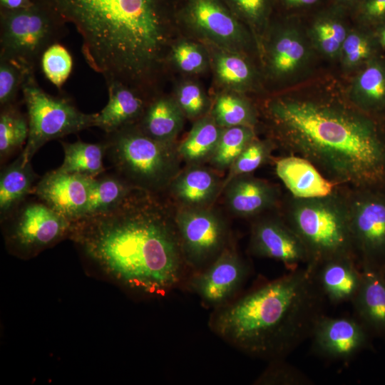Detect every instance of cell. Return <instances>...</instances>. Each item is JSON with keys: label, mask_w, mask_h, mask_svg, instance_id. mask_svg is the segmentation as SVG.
<instances>
[{"label": "cell", "mask_w": 385, "mask_h": 385, "mask_svg": "<svg viewBox=\"0 0 385 385\" xmlns=\"http://www.w3.org/2000/svg\"><path fill=\"white\" fill-rule=\"evenodd\" d=\"M32 4V0H0V8L16 10L28 7Z\"/></svg>", "instance_id": "ee69618b"}, {"label": "cell", "mask_w": 385, "mask_h": 385, "mask_svg": "<svg viewBox=\"0 0 385 385\" xmlns=\"http://www.w3.org/2000/svg\"><path fill=\"white\" fill-rule=\"evenodd\" d=\"M64 158L58 170L71 173H78L95 178L106 172L103 158L107 145L105 140L88 143L81 140L74 143L61 142Z\"/></svg>", "instance_id": "f1b7e54d"}, {"label": "cell", "mask_w": 385, "mask_h": 385, "mask_svg": "<svg viewBox=\"0 0 385 385\" xmlns=\"http://www.w3.org/2000/svg\"><path fill=\"white\" fill-rule=\"evenodd\" d=\"M265 114L276 145L308 160L332 182L385 191V132L347 97L287 94L270 100Z\"/></svg>", "instance_id": "7a4b0ae2"}, {"label": "cell", "mask_w": 385, "mask_h": 385, "mask_svg": "<svg viewBox=\"0 0 385 385\" xmlns=\"http://www.w3.org/2000/svg\"><path fill=\"white\" fill-rule=\"evenodd\" d=\"M248 274L247 262L232 242L209 265L192 272L187 287L203 305L215 309L235 299Z\"/></svg>", "instance_id": "4fadbf2b"}, {"label": "cell", "mask_w": 385, "mask_h": 385, "mask_svg": "<svg viewBox=\"0 0 385 385\" xmlns=\"http://www.w3.org/2000/svg\"><path fill=\"white\" fill-rule=\"evenodd\" d=\"M220 48L214 54L213 60L219 81L228 88L237 89V92L252 86L256 73L249 61L239 52Z\"/></svg>", "instance_id": "4dcf8cb0"}, {"label": "cell", "mask_w": 385, "mask_h": 385, "mask_svg": "<svg viewBox=\"0 0 385 385\" xmlns=\"http://www.w3.org/2000/svg\"><path fill=\"white\" fill-rule=\"evenodd\" d=\"M309 267L327 301L334 304L352 302L361 282L356 257H336Z\"/></svg>", "instance_id": "ffe728a7"}, {"label": "cell", "mask_w": 385, "mask_h": 385, "mask_svg": "<svg viewBox=\"0 0 385 385\" xmlns=\"http://www.w3.org/2000/svg\"><path fill=\"white\" fill-rule=\"evenodd\" d=\"M222 174L206 165L181 168L169 185L165 195L176 208L213 206L222 192Z\"/></svg>", "instance_id": "ac0fdd59"}, {"label": "cell", "mask_w": 385, "mask_h": 385, "mask_svg": "<svg viewBox=\"0 0 385 385\" xmlns=\"http://www.w3.org/2000/svg\"><path fill=\"white\" fill-rule=\"evenodd\" d=\"M165 195L134 190L114 208L72 222L68 238L116 284L143 297H163L188 269Z\"/></svg>", "instance_id": "6da1fadb"}, {"label": "cell", "mask_w": 385, "mask_h": 385, "mask_svg": "<svg viewBox=\"0 0 385 385\" xmlns=\"http://www.w3.org/2000/svg\"><path fill=\"white\" fill-rule=\"evenodd\" d=\"M223 128L210 112L195 120L186 138L178 145L179 155L186 165H205L212 158Z\"/></svg>", "instance_id": "4316f807"}, {"label": "cell", "mask_w": 385, "mask_h": 385, "mask_svg": "<svg viewBox=\"0 0 385 385\" xmlns=\"http://www.w3.org/2000/svg\"><path fill=\"white\" fill-rule=\"evenodd\" d=\"M135 189L114 171L92 178L89 200L83 217L114 208Z\"/></svg>", "instance_id": "83f0119b"}, {"label": "cell", "mask_w": 385, "mask_h": 385, "mask_svg": "<svg viewBox=\"0 0 385 385\" xmlns=\"http://www.w3.org/2000/svg\"><path fill=\"white\" fill-rule=\"evenodd\" d=\"M40 178L31 162L24 163L21 153L1 168L0 174V219L11 213L31 195Z\"/></svg>", "instance_id": "d4e9b609"}, {"label": "cell", "mask_w": 385, "mask_h": 385, "mask_svg": "<svg viewBox=\"0 0 385 385\" xmlns=\"http://www.w3.org/2000/svg\"><path fill=\"white\" fill-rule=\"evenodd\" d=\"M107 86L108 101L97 113L95 127L109 134L137 124L151 100L121 83L113 82Z\"/></svg>", "instance_id": "603a6c76"}, {"label": "cell", "mask_w": 385, "mask_h": 385, "mask_svg": "<svg viewBox=\"0 0 385 385\" xmlns=\"http://www.w3.org/2000/svg\"><path fill=\"white\" fill-rule=\"evenodd\" d=\"M175 219L183 258L192 272L206 267L232 243L228 222L214 205L175 207Z\"/></svg>", "instance_id": "30bf717a"}, {"label": "cell", "mask_w": 385, "mask_h": 385, "mask_svg": "<svg viewBox=\"0 0 385 385\" xmlns=\"http://www.w3.org/2000/svg\"><path fill=\"white\" fill-rule=\"evenodd\" d=\"M349 31L338 18L324 16L317 19L307 32L314 50L328 58H339Z\"/></svg>", "instance_id": "836d02e7"}, {"label": "cell", "mask_w": 385, "mask_h": 385, "mask_svg": "<svg viewBox=\"0 0 385 385\" xmlns=\"http://www.w3.org/2000/svg\"><path fill=\"white\" fill-rule=\"evenodd\" d=\"M248 247L254 256L279 261L289 270L309 262L303 242L279 216L260 215L255 217L250 228Z\"/></svg>", "instance_id": "5bb4252c"}, {"label": "cell", "mask_w": 385, "mask_h": 385, "mask_svg": "<svg viewBox=\"0 0 385 385\" xmlns=\"http://www.w3.org/2000/svg\"><path fill=\"white\" fill-rule=\"evenodd\" d=\"M72 24L88 66L106 84L155 83L181 0H32Z\"/></svg>", "instance_id": "3957f363"}, {"label": "cell", "mask_w": 385, "mask_h": 385, "mask_svg": "<svg viewBox=\"0 0 385 385\" xmlns=\"http://www.w3.org/2000/svg\"><path fill=\"white\" fill-rule=\"evenodd\" d=\"M171 56L177 66L187 73H198L207 66V56L197 44L181 41L173 46Z\"/></svg>", "instance_id": "b9f144b4"}, {"label": "cell", "mask_w": 385, "mask_h": 385, "mask_svg": "<svg viewBox=\"0 0 385 385\" xmlns=\"http://www.w3.org/2000/svg\"><path fill=\"white\" fill-rule=\"evenodd\" d=\"M383 269H384V272H385V267H384V268H383Z\"/></svg>", "instance_id": "7dc6e473"}, {"label": "cell", "mask_w": 385, "mask_h": 385, "mask_svg": "<svg viewBox=\"0 0 385 385\" xmlns=\"http://www.w3.org/2000/svg\"><path fill=\"white\" fill-rule=\"evenodd\" d=\"M292 6H309L315 4L318 0H283Z\"/></svg>", "instance_id": "f6af8a7d"}, {"label": "cell", "mask_w": 385, "mask_h": 385, "mask_svg": "<svg viewBox=\"0 0 385 385\" xmlns=\"http://www.w3.org/2000/svg\"><path fill=\"white\" fill-rule=\"evenodd\" d=\"M326 301L312 270L306 265L215 309L209 326L250 356L284 359L310 339Z\"/></svg>", "instance_id": "277c9868"}, {"label": "cell", "mask_w": 385, "mask_h": 385, "mask_svg": "<svg viewBox=\"0 0 385 385\" xmlns=\"http://www.w3.org/2000/svg\"><path fill=\"white\" fill-rule=\"evenodd\" d=\"M228 212L237 217L255 218L279 203L278 188L250 174L236 176L225 184L222 192Z\"/></svg>", "instance_id": "d6986e66"}, {"label": "cell", "mask_w": 385, "mask_h": 385, "mask_svg": "<svg viewBox=\"0 0 385 385\" xmlns=\"http://www.w3.org/2000/svg\"><path fill=\"white\" fill-rule=\"evenodd\" d=\"M16 61L0 57V107L17 102V96L29 72ZM35 72V71H34Z\"/></svg>", "instance_id": "8d00e7d4"}, {"label": "cell", "mask_w": 385, "mask_h": 385, "mask_svg": "<svg viewBox=\"0 0 385 385\" xmlns=\"http://www.w3.org/2000/svg\"><path fill=\"white\" fill-rule=\"evenodd\" d=\"M277 146L272 139L260 140L255 138L239 155L224 178L223 188L233 178L253 171L266 164L272 158ZM223 190V188H222Z\"/></svg>", "instance_id": "e575fe53"}, {"label": "cell", "mask_w": 385, "mask_h": 385, "mask_svg": "<svg viewBox=\"0 0 385 385\" xmlns=\"http://www.w3.org/2000/svg\"><path fill=\"white\" fill-rule=\"evenodd\" d=\"M313 49L307 34L299 28L285 26L277 29L267 46L269 74L277 81L296 79L309 66Z\"/></svg>", "instance_id": "e0dca14e"}, {"label": "cell", "mask_w": 385, "mask_h": 385, "mask_svg": "<svg viewBox=\"0 0 385 385\" xmlns=\"http://www.w3.org/2000/svg\"><path fill=\"white\" fill-rule=\"evenodd\" d=\"M92 177L55 169L37 182L33 195L71 222L82 218L89 200Z\"/></svg>", "instance_id": "2e32d148"}, {"label": "cell", "mask_w": 385, "mask_h": 385, "mask_svg": "<svg viewBox=\"0 0 385 385\" xmlns=\"http://www.w3.org/2000/svg\"><path fill=\"white\" fill-rule=\"evenodd\" d=\"M275 172L295 198H312L330 195L339 187L327 178L308 160L290 154L275 162Z\"/></svg>", "instance_id": "7402d4cb"}, {"label": "cell", "mask_w": 385, "mask_h": 385, "mask_svg": "<svg viewBox=\"0 0 385 385\" xmlns=\"http://www.w3.org/2000/svg\"><path fill=\"white\" fill-rule=\"evenodd\" d=\"M20 103L1 108L0 111V160L2 165L17 153H21L26 145L29 123L27 113H23Z\"/></svg>", "instance_id": "f546056e"}, {"label": "cell", "mask_w": 385, "mask_h": 385, "mask_svg": "<svg viewBox=\"0 0 385 385\" xmlns=\"http://www.w3.org/2000/svg\"><path fill=\"white\" fill-rule=\"evenodd\" d=\"M236 17L253 29H263L267 21L270 0H223Z\"/></svg>", "instance_id": "60d3db41"}, {"label": "cell", "mask_w": 385, "mask_h": 385, "mask_svg": "<svg viewBox=\"0 0 385 385\" xmlns=\"http://www.w3.org/2000/svg\"><path fill=\"white\" fill-rule=\"evenodd\" d=\"M360 267L361 282L351 302L354 316L371 335L385 336V272L372 265Z\"/></svg>", "instance_id": "44dd1931"}, {"label": "cell", "mask_w": 385, "mask_h": 385, "mask_svg": "<svg viewBox=\"0 0 385 385\" xmlns=\"http://www.w3.org/2000/svg\"><path fill=\"white\" fill-rule=\"evenodd\" d=\"M41 67L48 80L61 89L71 72L73 61L68 50L56 43L43 54Z\"/></svg>", "instance_id": "74e56055"}, {"label": "cell", "mask_w": 385, "mask_h": 385, "mask_svg": "<svg viewBox=\"0 0 385 385\" xmlns=\"http://www.w3.org/2000/svg\"><path fill=\"white\" fill-rule=\"evenodd\" d=\"M210 113L220 127L250 126L255 128L257 118L254 106L236 91L220 94Z\"/></svg>", "instance_id": "1f68e13d"}, {"label": "cell", "mask_w": 385, "mask_h": 385, "mask_svg": "<svg viewBox=\"0 0 385 385\" xmlns=\"http://www.w3.org/2000/svg\"><path fill=\"white\" fill-rule=\"evenodd\" d=\"M371 335L354 316L333 317L324 314L310 337L312 351L332 361H348L369 345Z\"/></svg>", "instance_id": "9a60e30c"}, {"label": "cell", "mask_w": 385, "mask_h": 385, "mask_svg": "<svg viewBox=\"0 0 385 385\" xmlns=\"http://www.w3.org/2000/svg\"><path fill=\"white\" fill-rule=\"evenodd\" d=\"M283 218L305 246L309 257L307 265L314 267L336 257H356L348 197L338 189L319 197L290 196Z\"/></svg>", "instance_id": "5b68a950"}, {"label": "cell", "mask_w": 385, "mask_h": 385, "mask_svg": "<svg viewBox=\"0 0 385 385\" xmlns=\"http://www.w3.org/2000/svg\"><path fill=\"white\" fill-rule=\"evenodd\" d=\"M346 97L356 107L372 115L385 109V63L371 59L361 67Z\"/></svg>", "instance_id": "484cf974"}, {"label": "cell", "mask_w": 385, "mask_h": 385, "mask_svg": "<svg viewBox=\"0 0 385 385\" xmlns=\"http://www.w3.org/2000/svg\"><path fill=\"white\" fill-rule=\"evenodd\" d=\"M374 51V41L368 34L364 31L349 30L339 58L343 68L351 71L370 61Z\"/></svg>", "instance_id": "d590c367"}, {"label": "cell", "mask_w": 385, "mask_h": 385, "mask_svg": "<svg viewBox=\"0 0 385 385\" xmlns=\"http://www.w3.org/2000/svg\"><path fill=\"white\" fill-rule=\"evenodd\" d=\"M380 37H381V42L383 44V46L385 47V27L382 29Z\"/></svg>", "instance_id": "bcb514c9"}, {"label": "cell", "mask_w": 385, "mask_h": 385, "mask_svg": "<svg viewBox=\"0 0 385 385\" xmlns=\"http://www.w3.org/2000/svg\"><path fill=\"white\" fill-rule=\"evenodd\" d=\"M104 140L113 171L137 189L165 195L181 170L178 144L155 140L136 124L106 134Z\"/></svg>", "instance_id": "8992f818"}, {"label": "cell", "mask_w": 385, "mask_h": 385, "mask_svg": "<svg viewBox=\"0 0 385 385\" xmlns=\"http://www.w3.org/2000/svg\"><path fill=\"white\" fill-rule=\"evenodd\" d=\"M255 138L253 127L240 125L223 128L208 165L222 175L229 170L239 155Z\"/></svg>", "instance_id": "d6a6232c"}, {"label": "cell", "mask_w": 385, "mask_h": 385, "mask_svg": "<svg viewBox=\"0 0 385 385\" xmlns=\"http://www.w3.org/2000/svg\"><path fill=\"white\" fill-rule=\"evenodd\" d=\"M351 234L359 265L385 267V191L351 190Z\"/></svg>", "instance_id": "8fae6325"}, {"label": "cell", "mask_w": 385, "mask_h": 385, "mask_svg": "<svg viewBox=\"0 0 385 385\" xmlns=\"http://www.w3.org/2000/svg\"><path fill=\"white\" fill-rule=\"evenodd\" d=\"M185 116L197 120L211 111L210 101L202 88L190 81L182 83L175 98Z\"/></svg>", "instance_id": "ab89813d"}, {"label": "cell", "mask_w": 385, "mask_h": 385, "mask_svg": "<svg viewBox=\"0 0 385 385\" xmlns=\"http://www.w3.org/2000/svg\"><path fill=\"white\" fill-rule=\"evenodd\" d=\"M184 113L173 98L154 97L136 124L145 135L163 143H175L183 129Z\"/></svg>", "instance_id": "cb8c5ba5"}, {"label": "cell", "mask_w": 385, "mask_h": 385, "mask_svg": "<svg viewBox=\"0 0 385 385\" xmlns=\"http://www.w3.org/2000/svg\"><path fill=\"white\" fill-rule=\"evenodd\" d=\"M270 364L254 381L255 385H311L312 380L284 359L270 361Z\"/></svg>", "instance_id": "f35d334b"}, {"label": "cell", "mask_w": 385, "mask_h": 385, "mask_svg": "<svg viewBox=\"0 0 385 385\" xmlns=\"http://www.w3.org/2000/svg\"><path fill=\"white\" fill-rule=\"evenodd\" d=\"M363 14L369 20L385 16V0H368L364 5Z\"/></svg>", "instance_id": "7bdbcfd3"}, {"label": "cell", "mask_w": 385, "mask_h": 385, "mask_svg": "<svg viewBox=\"0 0 385 385\" xmlns=\"http://www.w3.org/2000/svg\"><path fill=\"white\" fill-rule=\"evenodd\" d=\"M177 16L219 48L239 52L247 41L242 21L223 0H181Z\"/></svg>", "instance_id": "7c38bea8"}, {"label": "cell", "mask_w": 385, "mask_h": 385, "mask_svg": "<svg viewBox=\"0 0 385 385\" xmlns=\"http://www.w3.org/2000/svg\"><path fill=\"white\" fill-rule=\"evenodd\" d=\"M67 24L55 12L35 3L26 8H0V57L36 71L43 54L66 35Z\"/></svg>", "instance_id": "52a82bcc"}, {"label": "cell", "mask_w": 385, "mask_h": 385, "mask_svg": "<svg viewBox=\"0 0 385 385\" xmlns=\"http://www.w3.org/2000/svg\"><path fill=\"white\" fill-rule=\"evenodd\" d=\"M35 73L27 74L21 87L29 123V137L21 153L24 163L31 162L47 142L95 126L97 116V113H83L67 96L45 92Z\"/></svg>", "instance_id": "ba28073f"}, {"label": "cell", "mask_w": 385, "mask_h": 385, "mask_svg": "<svg viewBox=\"0 0 385 385\" xmlns=\"http://www.w3.org/2000/svg\"><path fill=\"white\" fill-rule=\"evenodd\" d=\"M1 224L7 250L19 258L29 259L68 238L72 222L34 195L1 220Z\"/></svg>", "instance_id": "9c48e42d"}]
</instances>
